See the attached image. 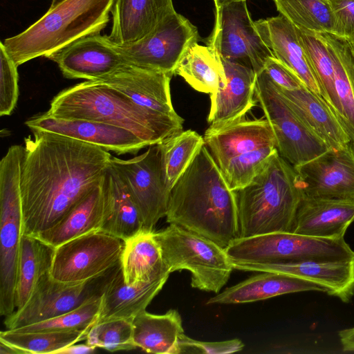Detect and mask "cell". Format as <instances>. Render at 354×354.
I'll return each instance as SVG.
<instances>
[{"label": "cell", "instance_id": "cell-1", "mask_svg": "<svg viewBox=\"0 0 354 354\" xmlns=\"http://www.w3.org/2000/svg\"><path fill=\"white\" fill-rule=\"evenodd\" d=\"M32 132L24 139L21 195L24 234L37 236L102 180L112 156L60 134Z\"/></svg>", "mask_w": 354, "mask_h": 354}, {"label": "cell", "instance_id": "cell-2", "mask_svg": "<svg viewBox=\"0 0 354 354\" xmlns=\"http://www.w3.org/2000/svg\"><path fill=\"white\" fill-rule=\"evenodd\" d=\"M165 217L225 249L239 237L236 191L205 145L171 189Z\"/></svg>", "mask_w": 354, "mask_h": 354}, {"label": "cell", "instance_id": "cell-3", "mask_svg": "<svg viewBox=\"0 0 354 354\" xmlns=\"http://www.w3.org/2000/svg\"><path fill=\"white\" fill-rule=\"evenodd\" d=\"M59 119L87 120L129 130L148 146L183 131L184 120L146 109L123 93L86 80L54 97L46 112Z\"/></svg>", "mask_w": 354, "mask_h": 354}, {"label": "cell", "instance_id": "cell-4", "mask_svg": "<svg viewBox=\"0 0 354 354\" xmlns=\"http://www.w3.org/2000/svg\"><path fill=\"white\" fill-rule=\"evenodd\" d=\"M115 0H59L23 32L1 41L19 66L48 55L86 36L100 34Z\"/></svg>", "mask_w": 354, "mask_h": 354}, {"label": "cell", "instance_id": "cell-5", "mask_svg": "<svg viewBox=\"0 0 354 354\" xmlns=\"http://www.w3.org/2000/svg\"><path fill=\"white\" fill-rule=\"evenodd\" d=\"M239 237L292 232L302 197L294 167L277 152L245 187L236 191Z\"/></svg>", "mask_w": 354, "mask_h": 354}, {"label": "cell", "instance_id": "cell-6", "mask_svg": "<svg viewBox=\"0 0 354 354\" xmlns=\"http://www.w3.org/2000/svg\"><path fill=\"white\" fill-rule=\"evenodd\" d=\"M203 138L234 191L250 183L278 152L274 133L266 119L210 124Z\"/></svg>", "mask_w": 354, "mask_h": 354}, {"label": "cell", "instance_id": "cell-7", "mask_svg": "<svg viewBox=\"0 0 354 354\" xmlns=\"http://www.w3.org/2000/svg\"><path fill=\"white\" fill-rule=\"evenodd\" d=\"M25 147H10L0 162V314L15 310V287L24 234L21 176Z\"/></svg>", "mask_w": 354, "mask_h": 354}, {"label": "cell", "instance_id": "cell-8", "mask_svg": "<svg viewBox=\"0 0 354 354\" xmlns=\"http://www.w3.org/2000/svg\"><path fill=\"white\" fill-rule=\"evenodd\" d=\"M156 235L170 273L187 270L192 288L216 294L227 283L234 268L225 248L174 224Z\"/></svg>", "mask_w": 354, "mask_h": 354}, {"label": "cell", "instance_id": "cell-9", "mask_svg": "<svg viewBox=\"0 0 354 354\" xmlns=\"http://www.w3.org/2000/svg\"><path fill=\"white\" fill-rule=\"evenodd\" d=\"M232 261L279 263L354 260L344 238L327 239L294 232H272L234 239L225 248Z\"/></svg>", "mask_w": 354, "mask_h": 354}, {"label": "cell", "instance_id": "cell-10", "mask_svg": "<svg viewBox=\"0 0 354 354\" xmlns=\"http://www.w3.org/2000/svg\"><path fill=\"white\" fill-rule=\"evenodd\" d=\"M255 97L272 129L279 154L292 167L329 149L292 109L264 70L257 75Z\"/></svg>", "mask_w": 354, "mask_h": 354}, {"label": "cell", "instance_id": "cell-11", "mask_svg": "<svg viewBox=\"0 0 354 354\" xmlns=\"http://www.w3.org/2000/svg\"><path fill=\"white\" fill-rule=\"evenodd\" d=\"M107 38L125 62L173 75L187 51L198 43L199 35L197 28L174 10L139 41L118 44Z\"/></svg>", "mask_w": 354, "mask_h": 354}, {"label": "cell", "instance_id": "cell-12", "mask_svg": "<svg viewBox=\"0 0 354 354\" xmlns=\"http://www.w3.org/2000/svg\"><path fill=\"white\" fill-rule=\"evenodd\" d=\"M120 261L104 274L86 282L66 283L54 279L50 272L38 281L25 306L6 317L7 329H16L62 315L102 297L120 269Z\"/></svg>", "mask_w": 354, "mask_h": 354}, {"label": "cell", "instance_id": "cell-13", "mask_svg": "<svg viewBox=\"0 0 354 354\" xmlns=\"http://www.w3.org/2000/svg\"><path fill=\"white\" fill-rule=\"evenodd\" d=\"M207 40L222 59L249 67L257 75L274 56L255 27L246 0L230 3L215 11L214 26Z\"/></svg>", "mask_w": 354, "mask_h": 354}, {"label": "cell", "instance_id": "cell-14", "mask_svg": "<svg viewBox=\"0 0 354 354\" xmlns=\"http://www.w3.org/2000/svg\"><path fill=\"white\" fill-rule=\"evenodd\" d=\"M123 247L122 240L101 231L84 234L55 248L50 274L63 283L86 282L113 268Z\"/></svg>", "mask_w": 354, "mask_h": 354}, {"label": "cell", "instance_id": "cell-15", "mask_svg": "<svg viewBox=\"0 0 354 354\" xmlns=\"http://www.w3.org/2000/svg\"><path fill=\"white\" fill-rule=\"evenodd\" d=\"M110 165L128 187L143 221L145 230H153L166 216L170 191L167 187L158 144L143 153L123 160L111 156Z\"/></svg>", "mask_w": 354, "mask_h": 354}, {"label": "cell", "instance_id": "cell-16", "mask_svg": "<svg viewBox=\"0 0 354 354\" xmlns=\"http://www.w3.org/2000/svg\"><path fill=\"white\" fill-rule=\"evenodd\" d=\"M293 167L302 196L354 200V148L351 144L328 149Z\"/></svg>", "mask_w": 354, "mask_h": 354}, {"label": "cell", "instance_id": "cell-17", "mask_svg": "<svg viewBox=\"0 0 354 354\" xmlns=\"http://www.w3.org/2000/svg\"><path fill=\"white\" fill-rule=\"evenodd\" d=\"M231 263L236 270L281 273L308 280L344 303L354 297V260L279 263L231 260Z\"/></svg>", "mask_w": 354, "mask_h": 354}, {"label": "cell", "instance_id": "cell-18", "mask_svg": "<svg viewBox=\"0 0 354 354\" xmlns=\"http://www.w3.org/2000/svg\"><path fill=\"white\" fill-rule=\"evenodd\" d=\"M25 124L31 131L41 130L60 134L118 155L136 153L148 146L129 130L93 120L59 119L46 112L33 116Z\"/></svg>", "mask_w": 354, "mask_h": 354}, {"label": "cell", "instance_id": "cell-19", "mask_svg": "<svg viewBox=\"0 0 354 354\" xmlns=\"http://www.w3.org/2000/svg\"><path fill=\"white\" fill-rule=\"evenodd\" d=\"M171 76L124 62L111 73L92 81L118 91L146 109L180 118L171 103Z\"/></svg>", "mask_w": 354, "mask_h": 354}, {"label": "cell", "instance_id": "cell-20", "mask_svg": "<svg viewBox=\"0 0 354 354\" xmlns=\"http://www.w3.org/2000/svg\"><path fill=\"white\" fill-rule=\"evenodd\" d=\"M46 58L55 62L68 79L95 80L125 62L110 44L106 35L82 37Z\"/></svg>", "mask_w": 354, "mask_h": 354}, {"label": "cell", "instance_id": "cell-21", "mask_svg": "<svg viewBox=\"0 0 354 354\" xmlns=\"http://www.w3.org/2000/svg\"><path fill=\"white\" fill-rule=\"evenodd\" d=\"M227 83L210 93V124H225L244 119L256 104L254 99L257 75L250 68L222 59Z\"/></svg>", "mask_w": 354, "mask_h": 354}, {"label": "cell", "instance_id": "cell-22", "mask_svg": "<svg viewBox=\"0 0 354 354\" xmlns=\"http://www.w3.org/2000/svg\"><path fill=\"white\" fill-rule=\"evenodd\" d=\"M353 221L354 200L302 196L292 232L319 238H344Z\"/></svg>", "mask_w": 354, "mask_h": 354}, {"label": "cell", "instance_id": "cell-23", "mask_svg": "<svg viewBox=\"0 0 354 354\" xmlns=\"http://www.w3.org/2000/svg\"><path fill=\"white\" fill-rule=\"evenodd\" d=\"M254 25L274 57L293 71L306 87L322 97L319 84L300 43L296 27L280 14L257 20Z\"/></svg>", "mask_w": 354, "mask_h": 354}, {"label": "cell", "instance_id": "cell-24", "mask_svg": "<svg viewBox=\"0 0 354 354\" xmlns=\"http://www.w3.org/2000/svg\"><path fill=\"white\" fill-rule=\"evenodd\" d=\"M172 0H115L109 39L118 44L139 41L174 11Z\"/></svg>", "mask_w": 354, "mask_h": 354}, {"label": "cell", "instance_id": "cell-25", "mask_svg": "<svg viewBox=\"0 0 354 354\" xmlns=\"http://www.w3.org/2000/svg\"><path fill=\"white\" fill-rule=\"evenodd\" d=\"M277 86L292 109L329 149L351 143L347 131L322 97L306 86L294 91Z\"/></svg>", "mask_w": 354, "mask_h": 354}, {"label": "cell", "instance_id": "cell-26", "mask_svg": "<svg viewBox=\"0 0 354 354\" xmlns=\"http://www.w3.org/2000/svg\"><path fill=\"white\" fill-rule=\"evenodd\" d=\"M103 186L105 213L100 231L124 241L144 229L142 216L128 187L110 164Z\"/></svg>", "mask_w": 354, "mask_h": 354}, {"label": "cell", "instance_id": "cell-27", "mask_svg": "<svg viewBox=\"0 0 354 354\" xmlns=\"http://www.w3.org/2000/svg\"><path fill=\"white\" fill-rule=\"evenodd\" d=\"M324 292L319 285L297 277L270 272L251 277L209 299L207 305L238 304L304 291Z\"/></svg>", "mask_w": 354, "mask_h": 354}, {"label": "cell", "instance_id": "cell-28", "mask_svg": "<svg viewBox=\"0 0 354 354\" xmlns=\"http://www.w3.org/2000/svg\"><path fill=\"white\" fill-rule=\"evenodd\" d=\"M103 179L57 223L36 236L57 248L79 236L100 231L105 213Z\"/></svg>", "mask_w": 354, "mask_h": 354}, {"label": "cell", "instance_id": "cell-29", "mask_svg": "<svg viewBox=\"0 0 354 354\" xmlns=\"http://www.w3.org/2000/svg\"><path fill=\"white\" fill-rule=\"evenodd\" d=\"M168 278L169 276H165L149 282L129 286L125 283L120 268L102 294L95 323L114 319H133L146 310Z\"/></svg>", "mask_w": 354, "mask_h": 354}, {"label": "cell", "instance_id": "cell-30", "mask_svg": "<svg viewBox=\"0 0 354 354\" xmlns=\"http://www.w3.org/2000/svg\"><path fill=\"white\" fill-rule=\"evenodd\" d=\"M121 270L129 286L169 276L156 231L142 230L124 241Z\"/></svg>", "mask_w": 354, "mask_h": 354}, {"label": "cell", "instance_id": "cell-31", "mask_svg": "<svg viewBox=\"0 0 354 354\" xmlns=\"http://www.w3.org/2000/svg\"><path fill=\"white\" fill-rule=\"evenodd\" d=\"M183 334L182 318L175 309L163 315L149 313L145 310L133 319L134 344L147 353H182L180 342Z\"/></svg>", "mask_w": 354, "mask_h": 354}, {"label": "cell", "instance_id": "cell-32", "mask_svg": "<svg viewBox=\"0 0 354 354\" xmlns=\"http://www.w3.org/2000/svg\"><path fill=\"white\" fill-rule=\"evenodd\" d=\"M55 250L39 237L23 234L15 287L17 310L25 306L40 278L50 272Z\"/></svg>", "mask_w": 354, "mask_h": 354}, {"label": "cell", "instance_id": "cell-33", "mask_svg": "<svg viewBox=\"0 0 354 354\" xmlns=\"http://www.w3.org/2000/svg\"><path fill=\"white\" fill-rule=\"evenodd\" d=\"M329 48L334 68V82L342 109L343 126L354 144V50L342 37L320 33Z\"/></svg>", "mask_w": 354, "mask_h": 354}, {"label": "cell", "instance_id": "cell-34", "mask_svg": "<svg viewBox=\"0 0 354 354\" xmlns=\"http://www.w3.org/2000/svg\"><path fill=\"white\" fill-rule=\"evenodd\" d=\"M174 74L181 76L197 91L212 93L227 83L218 51L209 45L194 44L178 64Z\"/></svg>", "mask_w": 354, "mask_h": 354}, {"label": "cell", "instance_id": "cell-35", "mask_svg": "<svg viewBox=\"0 0 354 354\" xmlns=\"http://www.w3.org/2000/svg\"><path fill=\"white\" fill-rule=\"evenodd\" d=\"M91 328L76 330L21 331L7 329L0 333V342L21 354H56L73 344L86 340Z\"/></svg>", "mask_w": 354, "mask_h": 354}, {"label": "cell", "instance_id": "cell-36", "mask_svg": "<svg viewBox=\"0 0 354 354\" xmlns=\"http://www.w3.org/2000/svg\"><path fill=\"white\" fill-rule=\"evenodd\" d=\"M296 28L319 84L322 97L343 125L342 109L335 88L333 63L328 45L320 33Z\"/></svg>", "mask_w": 354, "mask_h": 354}, {"label": "cell", "instance_id": "cell-37", "mask_svg": "<svg viewBox=\"0 0 354 354\" xmlns=\"http://www.w3.org/2000/svg\"><path fill=\"white\" fill-rule=\"evenodd\" d=\"M167 187L169 191L185 171L201 147L203 137L188 129L174 135L158 143Z\"/></svg>", "mask_w": 354, "mask_h": 354}, {"label": "cell", "instance_id": "cell-38", "mask_svg": "<svg viewBox=\"0 0 354 354\" xmlns=\"http://www.w3.org/2000/svg\"><path fill=\"white\" fill-rule=\"evenodd\" d=\"M280 15L296 28L335 33V19L327 0H273Z\"/></svg>", "mask_w": 354, "mask_h": 354}, {"label": "cell", "instance_id": "cell-39", "mask_svg": "<svg viewBox=\"0 0 354 354\" xmlns=\"http://www.w3.org/2000/svg\"><path fill=\"white\" fill-rule=\"evenodd\" d=\"M86 342L111 352L135 349L137 346L133 339V319H114L95 323Z\"/></svg>", "mask_w": 354, "mask_h": 354}, {"label": "cell", "instance_id": "cell-40", "mask_svg": "<svg viewBox=\"0 0 354 354\" xmlns=\"http://www.w3.org/2000/svg\"><path fill=\"white\" fill-rule=\"evenodd\" d=\"M101 299L102 297L95 298L68 313L40 322L16 328V330L21 331H64L91 328L97 321Z\"/></svg>", "mask_w": 354, "mask_h": 354}, {"label": "cell", "instance_id": "cell-41", "mask_svg": "<svg viewBox=\"0 0 354 354\" xmlns=\"http://www.w3.org/2000/svg\"><path fill=\"white\" fill-rule=\"evenodd\" d=\"M18 66L0 42V115H9L16 106L19 96Z\"/></svg>", "mask_w": 354, "mask_h": 354}, {"label": "cell", "instance_id": "cell-42", "mask_svg": "<svg viewBox=\"0 0 354 354\" xmlns=\"http://www.w3.org/2000/svg\"><path fill=\"white\" fill-rule=\"evenodd\" d=\"M335 19V33L354 44V0H327Z\"/></svg>", "mask_w": 354, "mask_h": 354}, {"label": "cell", "instance_id": "cell-43", "mask_svg": "<svg viewBox=\"0 0 354 354\" xmlns=\"http://www.w3.org/2000/svg\"><path fill=\"white\" fill-rule=\"evenodd\" d=\"M182 353L185 349H192L196 352L207 354H226L241 351L244 344L239 339L222 342H203L192 339L183 334L180 339Z\"/></svg>", "mask_w": 354, "mask_h": 354}, {"label": "cell", "instance_id": "cell-44", "mask_svg": "<svg viewBox=\"0 0 354 354\" xmlns=\"http://www.w3.org/2000/svg\"><path fill=\"white\" fill-rule=\"evenodd\" d=\"M264 71L272 81L283 89L294 91L305 86L293 71L274 56L267 60Z\"/></svg>", "mask_w": 354, "mask_h": 354}, {"label": "cell", "instance_id": "cell-45", "mask_svg": "<svg viewBox=\"0 0 354 354\" xmlns=\"http://www.w3.org/2000/svg\"><path fill=\"white\" fill-rule=\"evenodd\" d=\"M96 346L85 344H73L59 351L56 354H85L93 353Z\"/></svg>", "mask_w": 354, "mask_h": 354}, {"label": "cell", "instance_id": "cell-46", "mask_svg": "<svg viewBox=\"0 0 354 354\" xmlns=\"http://www.w3.org/2000/svg\"><path fill=\"white\" fill-rule=\"evenodd\" d=\"M338 335L344 351H354V327L339 331Z\"/></svg>", "mask_w": 354, "mask_h": 354}, {"label": "cell", "instance_id": "cell-47", "mask_svg": "<svg viewBox=\"0 0 354 354\" xmlns=\"http://www.w3.org/2000/svg\"><path fill=\"white\" fill-rule=\"evenodd\" d=\"M0 354H21L20 352L14 347L0 342Z\"/></svg>", "mask_w": 354, "mask_h": 354}, {"label": "cell", "instance_id": "cell-48", "mask_svg": "<svg viewBox=\"0 0 354 354\" xmlns=\"http://www.w3.org/2000/svg\"><path fill=\"white\" fill-rule=\"evenodd\" d=\"M242 0H214L216 10L221 9L223 6H224L226 4Z\"/></svg>", "mask_w": 354, "mask_h": 354}, {"label": "cell", "instance_id": "cell-49", "mask_svg": "<svg viewBox=\"0 0 354 354\" xmlns=\"http://www.w3.org/2000/svg\"><path fill=\"white\" fill-rule=\"evenodd\" d=\"M53 1V3H55L56 1H57L58 0H51Z\"/></svg>", "mask_w": 354, "mask_h": 354}, {"label": "cell", "instance_id": "cell-50", "mask_svg": "<svg viewBox=\"0 0 354 354\" xmlns=\"http://www.w3.org/2000/svg\"><path fill=\"white\" fill-rule=\"evenodd\" d=\"M353 50H354V44L353 45Z\"/></svg>", "mask_w": 354, "mask_h": 354}]
</instances>
